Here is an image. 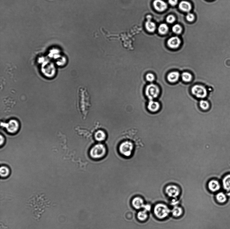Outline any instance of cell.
I'll return each mask as SVG.
<instances>
[{"label": "cell", "mask_w": 230, "mask_h": 229, "mask_svg": "<svg viewBox=\"0 0 230 229\" xmlns=\"http://www.w3.org/2000/svg\"><path fill=\"white\" fill-rule=\"evenodd\" d=\"M10 171L9 168L5 166H2L0 169V174L3 178H6L9 176Z\"/></svg>", "instance_id": "24"}, {"label": "cell", "mask_w": 230, "mask_h": 229, "mask_svg": "<svg viewBox=\"0 0 230 229\" xmlns=\"http://www.w3.org/2000/svg\"><path fill=\"white\" fill-rule=\"evenodd\" d=\"M178 3V0H169V3L172 6H175Z\"/></svg>", "instance_id": "31"}, {"label": "cell", "mask_w": 230, "mask_h": 229, "mask_svg": "<svg viewBox=\"0 0 230 229\" xmlns=\"http://www.w3.org/2000/svg\"><path fill=\"white\" fill-rule=\"evenodd\" d=\"M167 46L171 50L178 49L181 44V41L177 36L172 37L168 39L167 41Z\"/></svg>", "instance_id": "10"}, {"label": "cell", "mask_w": 230, "mask_h": 229, "mask_svg": "<svg viewBox=\"0 0 230 229\" xmlns=\"http://www.w3.org/2000/svg\"><path fill=\"white\" fill-rule=\"evenodd\" d=\"M153 5L155 9L160 12L165 11L168 8L167 4L162 0H155Z\"/></svg>", "instance_id": "14"}, {"label": "cell", "mask_w": 230, "mask_h": 229, "mask_svg": "<svg viewBox=\"0 0 230 229\" xmlns=\"http://www.w3.org/2000/svg\"><path fill=\"white\" fill-rule=\"evenodd\" d=\"M179 7L181 10L185 12H189L192 9L191 4L186 1L181 2L179 4Z\"/></svg>", "instance_id": "19"}, {"label": "cell", "mask_w": 230, "mask_h": 229, "mask_svg": "<svg viewBox=\"0 0 230 229\" xmlns=\"http://www.w3.org/2000/svg\"><path fill=\"white\" fill-rule=\"evenodd\" d=\"M5 128L8 133L11 134L16 133L19 129V123L16 120L11 119L6 124Z\"/></svg>", "instance_id": "9"}, {"label": "cell", "mask_w": 230, "mask_h": 229, "mask_svg": "<svg viewBox=\"0 0 230 229\" xmlns=\"http://www.w3.org/2000/svg\"><path fill=\"white\" fill-rule=\"evenodd\" d=\"M161 93L159 86L155 83H150L146 85L144 93L148 100H154L159 98Z\"/></svg>", "instance_id": "2"}, {"label": "cell", "mask_w": 230, "mask_h": 229, "mask_svg": "<svg viewBox=\"0 0 230 229\" xmlns=\"http://www.w3.org/2000/svg\"><path fill=\"white\" fill-rule=\"evenodd\" d=\"M186 18L188 21L191 22L194 21L195 17L193 14L191 13H188L186 16Z\"/></svg>", "instance_id": "30"}, {"label": "cell", "mask_w": 230, "mask_h": 229, "mask_svg": "<svg viewBox=\"0 0 230 229\" xmlns=\"http://www.w3.org/2000/svg\"><path fill=\"white\" fill-rule=\"evenodd\" d=\"M180 73L179 71H172L167 74V80L170 84H176L180 81Z\"/></svg>", "instance_id": "12"}, {"label": "cell", "mask_w": 230, "mask_h": 229, "mask_svg": "<svg viewBox=\"0 0 230 229\" xmlns=\"http://www.w3.org/2000/svg\"><path fill=\"white\" fill-rule=\"evenodd\" d=\"M143 208L145 209V210L146 211H150V210L151 207L150 205L148 204L146 205H145L144 207H143Z\"/></svg>", "instance_id": "33"}, {"label": "cell", "mask_w": 230, "mask_h": 229, "mask_svg": "<svg viewBox=\"0 0 230 229\" xmlns=\"http://www.w3.org/2000/svg\"><path fill=\"white\" fill-rule=\"evenodd\" d=\"M145 26L146 30L150 32H154L156 28V24L151 21V20H147L145 23Z\"/></svg>", "instance_id": "21"}, {"label": "cell", "mask_w": 230, "mask_h": 229, "mask_svg": "<svg viewBox=\"0 0 230 229\" xmlns=\"http://www.w3.org/2000/svg\"><path fill=\"white\" fill-rule=\"evenodd\" d=\"M181 79L186 84H189L193 80V76L192 74L189 72H184L181 74Z\"/></svg>", "instance_id": "16"}, {"label": "cell", "mask_w": 230, "mask_h": 229, "mask_svg": "<svg viewBox=\"0 0 230 229\" xmlns=\"http://www.w3.org/2000/svg\"><path fill=\"white\" fill-rule=\"evenodd\" d=\"M171 212L174 217H178L182 215L183 210L181 207L178 206H175L172 210Z\"/></svg>", "instance_id": "22"}, {"label": "cell", "mask_w": 230, "mask_h": 229, "mask_svg": "<svg viewBox=\"0 0 230 229\" xmlns=\"http://www.w3.org/2000/svg\"><path fill=\"white\" fill-rule=\"evenodd\" d=\"M215 197L216 201L220 204H225L228 201V196L223 192L221 191L218 193L216 194Z\"/></svg>", "instance_id": "15"}, {"label": "cell", "mask_w": 230, "mask_h": 229, "mask_svg": "<svg viewBox=\"0 0 230 229\" xmlns=\"http://www.w3.org/2000/svg\"><path fill=\"white\" fill-rule=\"evenodd\" d=\"M134 146L130 141H125L122 142L119 145V150L120 153L124 156L130 157L133 153Z\"/></svg>", "instance_id": "7"}, {"label": "cell", "mask_w": 230, "mask_h": 229, "mask_svg": "<svg viewBox=\"0 0 230 229\" xmlns=\"http://www.w3.org/2000/svg\"><path fill=\"white\" fill-rule=\"evenodd\" d=\"M107 153V149L105 145L99 144L94 145L90 151V155L94 159H100L104 157Z\"/></svg>", "instance_id": "4"}, {"label": "cell", "mask_w": 230, "mask_h": 229, "mask_svg": "<svg viewBox=\"0 0 230 229\" xmlns=\"http://www.w3.org/2000/svg\"><path fill=\"white\" fill-rule=\"evenodd\" d=\"M175 17L172 15H170L168 16L167 17L166 19V21L167 22L169 23V24H172L175 21Z\"/></svg>", "instance_id": "29"}, {"label": "cell", "mask_w": 230, "mask_h": 229, "mask_svg": "<svg viewBox=\"0 0 230 229\" xmlns=\"http://www.w3.org/2000/svg\"><path fill=\"white\" fill-rule=\"evenodd\" d=\"M171 212V210L166 205L159 203L154 208V213L157 218L162 219L166 218Z\"/></svg>", "instance_id": "5"}, {"label": "cell", "mask_w": 230, "mask_h": 229, "mask_svg": "<svg viewBox=\"0 0 230 229\" xmlns=\"http://www.w3.org/2000/svg\"><path fill=\"white\" fill-rule=\"evenodd\" d=\"M165 193L169 197L176 199L180 195L181 191L178 186L174 185H169L165 189Z\"/></svg>", "instance_id": "8"}, {"label": "cell", "mask_w": 230, "mask_h": 229, "mask_svg": "<svg viewBox=\"0 0 230 229\" xmlns=\"http://www.w3.org/2000/svg\"><path fill=\"white\" fill-rule=\"evenodd\" d=\"M191 93L195 98L198 99H205L208 95V92L205 86L196 84L193 86L191 90Z\"/></svg>", "instance_id": "6"}, {"label": "cell", "mask_w": 230, "mask_h": 229, "mask_svg": "<svg viewBox=\"0 0 230 229\" xmlns=\"http://www.w3.org/2000/svg\"><path fill=\"white\" fill-rule=\"evenodd\" d=\"M138 219L140 221H143L147 219L148 214L145 210L140 211L137 215Z\"/></svg>", "instance_id": "25"}, {"label": "cell", "mask_w": 230, "mask_h": 229, "mask_svg": "<svg viewBox=\"0 0 230 229\" xmlns=\"http://www.w3.org/2000/svg\"><path fill=\"white\" fill-rule=\"evenodd\" d=\"M132 204L134 208L138 209L143 208L145 205L143 200L140 197H134L132 201Z\"/></svg>", "instance_id": "17"}, {"label": "cell", "mask_w": 230, "mask_h": 229, "mask_svg": "<svg viewBox=\"0 0 230 229\" xmlns=\"http://www.w3.org/2000/svg\"><path fill=\"white\" fill-rule=\"evenodd\" d=\"M169 27L165 24H162L160 25L158 28L159 33L162 35H165L168 32Z\"/></svg>", "instance_id": "26"}, {"label": "cell", "mask_w": 230, "mask_h": 229, "mask_svg": "<svg viewBox=\"0 0 230 229\" xmlns=\"http://www.w3.org/2000/svg\"><path fill=\"white\" fill-rule=\"evenodd\" d=\"M78 96L77 105L79 109L82 110L84 107L88 109L91 104L90 96L87 91L84 88H80L78 92Z\"/></svg>", "instance_id": "3"}, {"label": "cell", "mask_w": 230, "mask_h": 229, "mask_svg": "<svg viewBox=\"0 0 230 229\" xmlns=\"http://www.w3.org/2000/svg\"><path fill=\"white\" fill-rule=\"evenodd\" d=\"M221 185L219 182L215 180H212L208 184V188L212 193H216L219 191L221 188Z\"/></svg>", "instance_id": "13"}, {"label": "cell", "mask_w": 230, "mask_h": 229, "mask_svg": "<svg viewBox=\"0 0 230 229\" xmlns=\"http://www.w3.org/2000/svg\"><path fill=\"white\" fill-rule=\"evenodd\" d=\"M148 110L151 113H157L160 111L161 105L160 102L154 100H149L147 105Z\"/></svg>", "instance_id": "11"}, {"label": "cell", "mask_w": 230, "mask_h": 229, "mask_svg": "<svg viewBox=\"0 0 230 229\" xmlns=\"http://www.w3.org/2000/svg\"><path fill=\"white\" fill-rule=\"evenodd\" d=\"M40 59L39 62L42 64L41 71L43 75L47 78H52L55 75L56 71L53 63L44 58Z\"/></svg>", "instance_id": "1"}, {"label": "cell", "mask_w": 230, "mask_h": 229, "mask_svg": "<svg viewBox=\"0 0 230 229\" xmlns=\"http://www.w3.org/2000/svg\"><path fill=\"white\" fill-rule=\"evenodd\" d=\"M172 31L176 34H180L182 32V28L179 24H176L172 27Z\"/></svg>", "instance_id": "28"}, {"label": "cell", "mask_w": 230, "mask_h": 229, "mask_svg": "<svg viewBox=\"0 0 230 229\" xmlns=\"http://www.w3.org/2000/svg\"><path fill=\"white\" fill-rule=\"evenodd\" d=\"M222 184L224 190L227 193L230 192V174L224 177L222 180Z\"/></svg>", "instance_id": "20"}, {"label": "cell", "mask_w": 230, "mask_h": 229, "mask_svg": "<svg viewBox=\"0 0 230 229\" xmlns=\"http://www.w3.org/2000/svg\"><path fill=\"white\" fill-rule=\"evenodd\" d=\"M94 138L96 141L102 142L104 141L107 137V135L104 131L102 130H97L94 133Z\"/></svg>", "instance_id": "18"}, {"label": "cell", "mask_w": 230, "mask_h": 229, "mask_svg": "<svg viewBox=\"0 0 230 229\" xmlns=\"http://www.w3.org/2000/svg\"><path fill=\"white\" fill-rule=\"evenodd\" d=\"M145 77L146 81L150 83L154 82L156 79L154 74L151 72L147 73Z\"/></svg>", "instance_id": "27"}, {"label": "cell", "mask_w": 230, "mask_h": 229, "mask_svg": "<svg viewBox=\"0 0 230 229\" xmlns=\"http://www.w3.org/2000/svg\"><path fill=\"white\" fill-rule=\"evenodd\" d=\"M199 106L201 110L203 111H207L210 108L209 102L206 100L201 99L200 100Z\"/></svg>", "instance_id": "23"}, {"label": "cell", "mask_w": 230, "mask_h": 229, "mask_svg": "<svg viewBox=\"0 0 230 229\" xmlns=\"http://www.w3.org/2000/svg\"><path fill=\"white\" fill-rule=\"evenodd\" d=\"M1 145H2V144H3L5 142V139L3 136H2V135L1 136Z\"/></svg>", "instance_id": "34"}, {"label": "cell", "mask_w": 230, "mask_h": 229, "mask_svg": "<svg viewBox=\"0 0 230 229\" xmlns=\"http://www.w3.org/2000/svg\"><path fill=\"white\" fill-rule=\"evenodd\" d=\"M133 213L130 212H129L126 213L125 215L126 218L129 220L133 218Z\"/></svg>", "instance_id": "32"}]
</instances>
